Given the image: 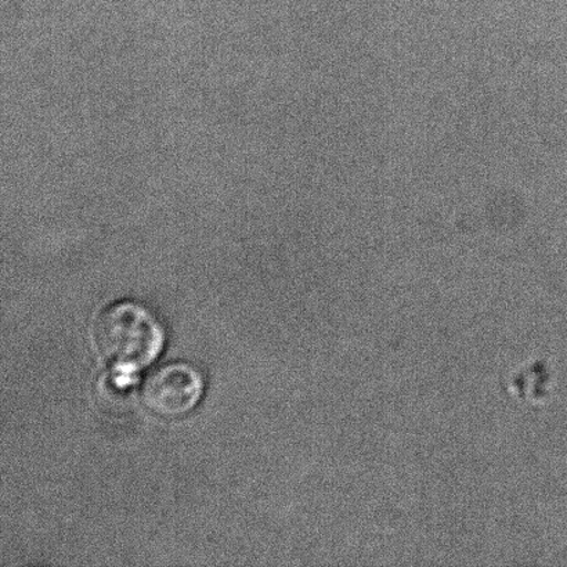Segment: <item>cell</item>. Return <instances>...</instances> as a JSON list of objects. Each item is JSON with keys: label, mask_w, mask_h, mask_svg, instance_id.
Returning <instances> with one entry per match:
<instances>
[{"label": "cell", "mask_w": 567, "mask_h": 567, "mask_svg": "<svg viewBox=\"0 0 567 567\" xmlns=\"http://www.w3.org/2000/svg\"><path fill=\"white\" fill-rule=\"evenodd\" d=\"M100 354L116 369L138 371L163 352L165 332L153 311L132 300L109 306L94 324Z\"/></svg>", "instance_id": "obj_1"}, {"label": "cell", "mask_w": 567, "mask_h": 567, "mask_svg": "<svg viewBox=\"0 0 567 567\" xmlns=\"http://www.w3.org/2000/svg\"><path fill=\"white\" fill-rule=\"evenodd\" d=\"M205 382L202 372L188 363L161 365L147 377L143 402L150 411L165 419H177L202 402Z\"/></svg>", "instance_id": "obj_2"}]
</instances>
